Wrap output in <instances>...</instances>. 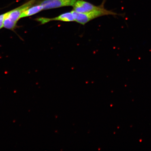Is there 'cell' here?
<instances>
[{
  "label": "cell",
  "mask_w": 151,
  "mask_h": 151,
  "mask_svg": "<svg viewBox=\"0 0 151 151\" xmlns=\"http://www.w3.org/2000/svg\"><path fill=\"white\" fill-rule=\"evenodd\" d=\"M72 11L74 14L75 22L83 25H84L91 20L101 16L107 15L122 16V14H118L112 11L107 10L104 7L100 9L84 13L77 12L73 10Z\"/></svg>",
  "instance_id": "obj_1"
},
{
  "label": "cell",
  "mask_w": 151,
  "mask_h": 151,
  "mask_svg": "<svg viewBox=\"0 0 151 151\" xmlns=\"http://www.w3.org/2000/svg\"><path fill=\"white\" fill-rule=\"evenodd\" d=\"M35 1L31 0L18 8L6 13L3 27L7 29H14L22 13L33 5Z\"/></svg>",
  "instance_id": "obj_2"
},
{
  "label": "cell",
  "mask_w": 151,
  "mask_h": 151,
  "mask_svg": "<svg viewBox=\"0 0 151 151\" xmlns=\"http://www.w3.org/2000/svg\"><path fill=\"white\" fill-rule=\"evenodd\" d=\"M77 0H43L38 3L43 7V10L60 8L65 6H73Z\"/></svg>",
  "instance_id": "obj_3"
},
{
  "label": "cell",
  "mask_w": 151,
  "mask_h": 151,
  "mask_svg": "<svg viewBox=\"0 0 151 151\" xmlns=\"http://www.w3.org/2000/svg\"><path fill=\"white\" fill-rule=\"evenodd\" d=\"M73 7V10L76 12L79 13H84L101 9L104 6L103 5L96 6L91 3L83 0H77Z\"/></svg>",
  "instance_id": "obj_4"
},
{
  "label": "cell",
  "mask_w": 151,
  "mask_h": 151,
  "mask_svg": "<svg viewBox=\"0 0 151 151\" xmlns=\"http://www.w3.org/2000/svg\"><path fill=\"white\" fill-rule=\"evenodd\" d=\"M38 21L41 24H44L52 21H59L63 22H72L75 21L74 14L72 11L64 13L56 17L52 18H40L37 19Z\"/></svg>",
  "instance_id": "obj_5"
},
{
  "label": "cell",
  "mask_w": 151,
  "mask_h": 151,
  "mask_svg": "<svg viewBox=\"0 0 151 151\" xmlns=\"http://www.w3.org/2000/svg\"><path fill=\"white\" fill-rule=\"evenodd\" d=\"M42 10H43V7L40 5L38 4L37 5L30 7L22 13L21 15L20 18L31 16L32 15L37 14Z\"/></svg>",
  "instance_id": "obj_6"
},
{
  "label": "cell",
  "mask_w": 151,
  "mask_h": 151,
  "mask_svg": "<svg viewBox=\"0 0 151 151\" xmlns=\"http://www.w3.org/2000/svg\"><path fill=\"white\" fill-rule=\"evenodd\" d=\"M6 14L0 15V29L3 27Z\"/></svg>",
  "instance_id": "obj_7"
}]
</instances>
